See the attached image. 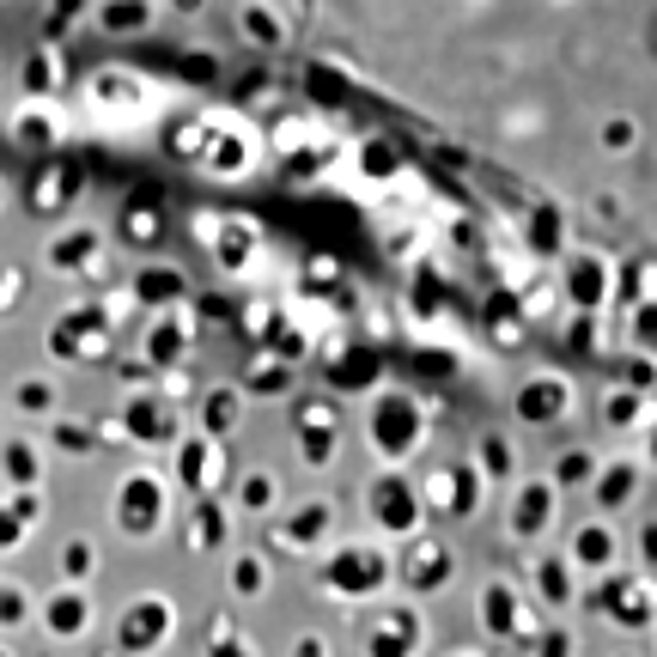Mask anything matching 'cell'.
<instances>
[{"label":"cell","instance_id":"cell-1","mask_svg":"<svg viewBox=\"0 0 657 657\" xmlns=\"http://www.w3.org/2000/svg\"><path fill=\"white\" fill-rule=\"evenodd\" d=\"M158 627H165V609H134V615H129V633H122V639H129L134 645V652H141V645H158Z\"/></svg>","mask_w":657,"mask_h":657},{"label":"cell","instance_id":"cell-2","mask_svg":"<svg viewBox=\"0 0 657 657\" xmlns=\"http://www.w3.org/2000/svg\"><path fill=\"white\" fill-rule=\"evenodd\" d=\"M7 615H19V597L13 591H0V621H7Z\"/></svg>","mask_w":657,"mask_h":657}]
</instances>
